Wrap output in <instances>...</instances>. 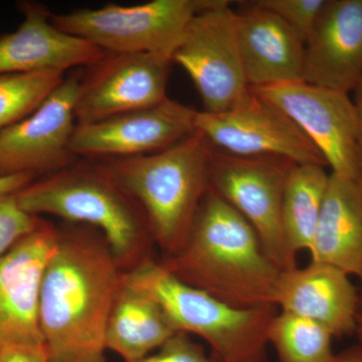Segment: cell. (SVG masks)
Listing matches in <instances>:
<instances>
[{
  "label": "cell",
  "mask_w": 362,
  "mask_h": 362,
  "mask_svg": "<svg viewBox=\"0 0 362 362\" xmlns=\"http://www.w3.org/2000/svg\"><path fill=\"white\" fill-rule=\"evenodd\" d=\"M159 263L181 282L238 308L275 305L282 272L251 223L211 187L185 246Z\"/></svg>",
  "instance_id": "cell-2"
},
{
  "label": "cell",
  "mask_w": 362,
  "mask_h": 362,
  "mask_svg": "<svg viewBox=\"0 0 362 362\" xmlns=\"http://www.w3.org/2000/svg\"><path fill=\"white\" fill-rule=\"evenodd\" d=\"M318 164H294L283 195L282 223L293 254L310 251L330 173Z\"/></svg>",
  "instance_id": "cell-21"
},
{
  "label": "cell",
  "mask_w": 362,
  "mask_h": 362,
  "mask_svg": "<svg viewBox=\"0 0 362 362\" xmlns=\"http://www.w3.org/2000/svg\"><path fill=\"white\" fill-rule=\"evenodd\" d=\"M178 331L156 300L122 282L106 331L107 350L125 362H137Z\"/></svg>",
  "instance_id": "cell-20"
},
{
  "label": "cell",
  "mask_w": 362,
  "mask_h": 362,
  "mask_svg": "<svg viewBox=\"0 0 362 362\" xmlns=\"http://www.w3.org/2000/svg\"><path fill=\"white\" fill-rule=\"evenodd\" d=\"M275 13L306 42L313 32L326 0H252Z\"/></svg>",
  "instance_id": "cell-24"
},
{
  "label": "cell",
  "mask_w": 362,
  "mask_h": 362,
  "mask_svg": "<svg viewBox=\"0 0 362 362\" xmlns=\"http://www.w3.org/2000/svg\"><path fill=\"white\" fill-rule=\"evenodd\" d=\"M137 362H216L207 356L202 345L194 342L187 333L177 332L157 350Z\"/></svg>",
  "instance_id": "cell-26"
},
{
  "label": "cell",
  "mask_w": 362,
  "mask_h": 362,
  "mask_svg": "<svg viewBox=\"0 0 362 362\" xmlns=\"http://www.w3.org/2000/svg\"><path fill=\"white\" fill-rule=\"evenodd\" d=\"M23 21L16 32L0 35V76L37 71L65 74L76 66L97 65L107 56L87 40L62 32L47 7L20 4Z\"/></svg>",
  "instance_id": "cell-16"
},
{
  "label": "cell",
  "mask_w": 362,
  "mask_h": 362,
  "mask_svg": "<svg viewBox=\"0 0 362 362\" xmlns=\"http://www.w3.org/2000/svg\"><path fill=\"white\" fill-rule=\"evenodd\" d=\"M123 280L156 300L178 332L202 338L216 362H269L268 330L275 305L238 308L173 277L149 258Z\"/></svg>",
  "instance_id": "cell-5"
},
{
  "label": "cell",
  "mask_w": 362,
  "mask_h": 362,
  "mask_svg": "<svg viewBox=\"0 0 362 362\" xmlns=\"http://www.w3.org/2000/svg\"><path fill=\"white\" fill-rule=\"evenodd\" d=\"M42 221L18 206L14 194L0 197V259Z\"/></svg>",
  "instance_id": "cell-25"
},
{
  "label": "cell",
  "mask_w": 362,
  "mask_h": 362,
  "mask_svg": "<svg viewBox=\"0 0 362 362\" xmlns=\"http://www.w3.org/2000/svg\"><path fill=\"white\" fill-rule=\"evenodd\" d=\"M356 337L358 339V342L362 343V311H361L358 318H357Z\"/></svg>",
  "instance_id": "cell-31"
},
{
  "label": "cell",
  "mask_w": 362,
  "mask_h": 362,
  "mask_svg": "<svg viewBox=\"0 0 362 362\" xmlns=\"http://www.w3.org/2000/svg\"><path fill=\"white\" fill-rule=\"evenodd\" d=\"M211 0H153L136 6H108L52 14L62 32L107 54H148L173 63L190 21Z\"/></svg>",
  "instance_id": "cell-6"
},
{
  "label": "cell",
  "mask_w": 362,
  "mask_h": 362,
  "mask_svg": "<svg viewBox=\"0 0 362 362\" xmlns=\"http://www.w3.org/2000/svg\"><path fill=\"white\" fill-rule=\"evenodd\" d=\"M293 165L280 157L238 156L214 148L209 168V187L251 223L281 271L297 267L282 223L283 195Z\"/></svg>",
  "instance_id": "cell-7"
},
{
  "label": "cell",
  "mask_w": 362,
  "mask_h": 362,
  "mask_svg": "<svg viewBox=\"0 0 362 362\" xmlns=\"http://www.w3.org/2000/svg\"><path fill=\"white\" fill-rule=\"evenodd\" d=\"M359 282H361V287L358 288L359 299H361V311H362V278L359 280Z\"/></svg>",
  "instance_id": "cell-32"
},
{
  "label": "cell",
  "mask_w": 362,
  "mask_h": 362,
  "mask_svg": "<svg viewBox=\"0 0 362 362\" xmlns=\"http://www.w3.org/2000/svg\"><path fill=\"white\" fill-rule=\"evenodd\" d=\"M311 261L362 278V180L330 173L310 251Z\"/></svg>",
  "instance_id": "cell-19"
},
{
  "label": "cell",
  "mask_w": 362,
  "mask_h": 362,
  "mask_svg": "<svg viewBox=\"0 0 362 362\" xmlns=\"http://www.w3.org/2000/svg\"><path fill=\"white\" fill-rule=\"evenodd\" d=\"M35 180H37L35 176L26 175L2 176L0 177V197L16 194Z\"/></svg>",
  "instance_id": "cell-28"
},
{
  "label": "cell",
  "mask_w": 362,
  "mask_h": 362,
  "mask_svg": "<svg viewBox=\"0 0 362 362\" xmlns=\"http://www.w3.org/2000/svg\"><path fill=\"white\" fill-rule=\"evenodd\" d=\"M232 1L211 0L190 21L173 54L197 88L207 113H223L251 93L245 77Z\"/></svg>",
  "instance_id": "cell-8"
},
{
  "label": "cell",
  "mask_w": 362,
  "mask_h": 362,
  "mask_svg": "<svg viewBox=\"0 0 362 362\" xmlns=\"http://www.w3.org/2000/svg\"><path fill=\"white\" fill-rule=\"evenodd\" d=\"M274 304L281 311L320 324L334 338L356 335L359 290L337 267L311 261L304 268L281 272Z\"/></svg>",
  "instance_id": "cell-17"
},
{
  "label": "cell",
  "mask_w": 362,
  "mask_h": 362,
  "mask_svg": "<svg viewBox=\"0 0 362 362\" xmlns=\"http://www.w3.org/2000/svg\"><path fill=\"white\" fill-rule=\"evenodd\" d=\"M78 78H65L39 108L0 133V177H39L73 164L71 137L75 132Z\"/></svg>",
  "instance_id": "cell-11"
},
{
  "label": "cell",
  "mask_w": 362,
  "mask_h": 362,
  "mask_svg": "<svg viewBox=\"0 0 362 362\" xmlns=\"http://www.w3.org/2000/svg\"><path fill=\"white\" fill-rule=\"evenodd\" d=\"M171 62L148 54H107L81 82L77 124L104 120L168 99Z\"/></svg>",
  "instance_id": "cell-14"
},
{
  "label": "cell",
  "mask_w": 362,
  "mask_h": 362,
  "mask_svg": "<svg viewBox=\"0 0 362 362\" xmlns=\"http://www.w3.org/2000/svg\"><path fill=\"white\" fill-rule=\"evenodd\" d=\"M123 275L98 230H59L40 292L47 362H106L107 326Z\"/></svg>",
  "instance_id": "cell-1"
},
{
  "label": "cell",
  "mask_w": 362,
  "mask_h": 362,
  "mask_svg": "<svg viewBox=\"0 0 362 362\" xmlns=\"http://www.w3.org/2000/svg\"><path fill=\"white\" fill-rule=\"evenodd\" d=\"M197 131L216 149L238 156H274L328 168L313 143L284 112L255 94L223 113L197 111Z\"/></svg>",
  "instance_id": "cell-10"
},
{
  "label": "cell",
  "mask_w": 362,
  "mask_h": 362,
  "mask_svg": "<svg viewBox=\"0 0 362 362\" xmlns=\"http://www.w3.org/2000/svg\"><path fill=\"white\" fill-rule=\"evenodd\" d=\"M252 90L296 124L320 152L331 173L362 180L356 109L349 94L303 81Z\"/></svg>",
  "instance_id": "cell-9"
},
{
  "label": "cell",
  "mask_w": 362,
  "mask_h": 362,
  "mask_svg": "<svg viewBox=\"0 0 362 362\" xmlns=\"http://www.w3.org/2000/svg\"><path fill=\"white\" fill-rule=\"evenodd\" d=\"M330 362H362V343L358 342L340 354H334Z\"/></svg>",
  "instance_id": "cell-30"
},
{
  "label": "cell",
  "mask_w": 362,
  "mask_h": 362,
  "mask_svg": "<svg viewBox=\"0 0 362 362\" xmlns=\"http://www.w3.org/2000/svg\"><path fill=\"white\" fill-rule=\"evenodd\" d=\"M214 149L206 136L197 131L156 153L103 161L141 206L154 244L164 257L177 254L187 243L209 187Z\"/></svg>",
  "instance_id": "cell-4"
},
{
  "label": "cell",
  "mask_w": 362,
  "mask_h": 362,
  "mask_svg": "<svg viewBox=\"0 0 362 362\" xmlns=\"http://www.w3.org/2000/svg\"><path fill=\"white\" fill-rule=\"evenodd\" d=\"M32 216L51 214L98 230L124 271L152 258L154 244L144 211L100 164H78L42 176L14 194Z\"/></svg>",
  "instance_id": "cell-3"
},
{
  "label": "cell",
  "mask_w": 362,
  "mask_h": 362,
  "mask_svg": "<svg viewBox=\"0 0 362 362\" xmlns=\"http://www.w3.org/2000/svg\"><path fill=\"white\" fill-rule=\"evenodd\" d=\"M235 11V30L250 89L303 81L305 42L284 21L254 1Z\"/></svg>",
  "instance_id": "cell-18"
},
{
  "label": "cell",
  "mask_w": 362,
  "mask_h": 362,
  "mask_svg": "<svg viewBox=\"0 0 362 362\" xmlns=\"http://www.w3.org/2000/svg\"><path fill=\"white\" fill-rule=\"evenodd\" d=\"M329 330L310 319L277 312L268 330V342L280 362H330L334 356Z\"/></svg>",
  "instance_id": "cell-22"
},
{
  "label": "cell",
  "mask_w": 362,
  "mask_h": 362,
  "mask_svg": "<svg viewBox=\"0 0 362 362\" xmlns=\"http://www.w3.org/2000/svg\"><path fill=\"white\" fill-rule=\"evenodd\" d=\"M362 78V0H326L305 42L303 82L349 94Z\"/></svg>",
  "instance_id": "cell-15"
},
{
  "label": "cell",
  "mask_w": 362,
  "mask_h": 362,
  "mask_svg": "<svg viewBox=\"0 0 362 362\" xmlns=\"http://www.w3.org/2000/svg\"><path fill=\"white\" fill-rule=\"evenodd\" d=\"M0 362H47L44 345L13 346L0 350Z\"/></svg>",
  "instance_id": "cell-27"
},
{
  "label": "cell",
  "mask_w": 362,
  "mask_h": 362,
  "mask_svg": "<svg viewBox=\"0 0 362 362\" xmlns=\"http://www.w3.org/2000/svg\"><path fill=\"white\" fill-rule=\"evenodd\" d=\"M58 238L59 228L42 220L0 259V350L44 345L40 285Z\"/></svg>",
  "instance_id": "cell-13"
},
{
  "label": "cell",
  "mask_w": 362,
  "mask_h": 362,
  "mask_svg": "<svg viewBox=\"0 0 362 362\" xmlns=\"http://www.w3.org/2000/svg\"><path fill=\"white\" fill-rule=\"evenodd\" d=\"M197 110L175 100L88 124H77L74 156L129 158L168 149L197 132Z\"/></svg>",
  "instance_id": "cell-12"
},
{
  "label": "cell",
  "mask_w": 362,
  "mask_h": 362,
  "mask_svg": "<svg viewBox=\"0 0 362 362\" xmlns=\"http://www.w3.org/2000/svg\"><path fill=\"white\" fill-rule=\"evenodd\" d=\"M354 92V103L356 106L357 116V145H358L359 158H361L362 168V78Z\"/></svg>",
  "instance_id": "cell-29"
},
{
  "label": "cell",
  "mask_w": 362,
  "mask_h": 362,
  "mask_svg": "<svg viewBox=\"0 0 362 362\" xmlns=\"http://www.w3.org/2000/svg\"><path fill=\"white\" fill-rule=\"evenodd\" d=\"M65 78L59 71L0 76V133L37 110Z\"/></svg>",
  "instance_id": "cell-23"
}]
</instances>
